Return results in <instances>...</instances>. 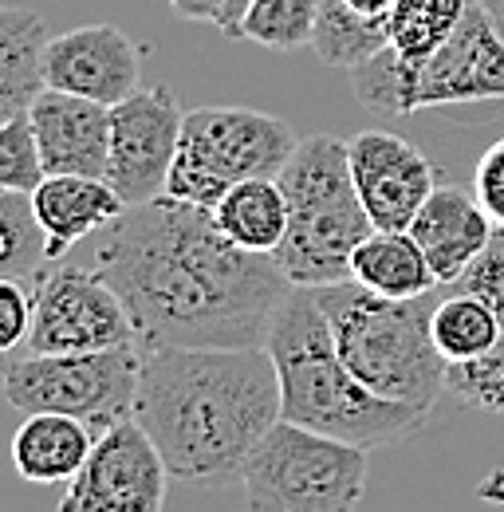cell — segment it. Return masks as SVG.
<instances>
[{
  "mask_svg": "<svg viewBox=\"0 0 504 512\" xmlns=\"http://www.w3.org/2000/svg\"><path fill=\"white\" fill-rule=\"evenodd\" d=\"M71 260L95 268L123 296L134 343L150 347H264L292 280L272 253L225 237L213 209L154 197L75 245Z\"/></svg>",
  "mask_w": 504,
  "mask_h": 512,
  "instance_id": "1",
  "label": "cell"
},
{
  "mask_svg": "<svg viewBox=\"0 0 504 512\" xmlns=\"http://www.w3.org/2000/svg\"><path fill=\"white\" fill-rule=\"evenodd\" d=\"M134 418L178 481H241L252 446L280 422L276 359L268 347H150Z\"/></svg>",
  "mask_w": 504,
  "mask_h": 512,
  "instance_id": "2",
  "label": "cell"
},
{
  "mask_svg": "<svg viewBox=\"0 0 504 512\" xmlns=\"http://www.w3.org/2000/svg\"><path fill=\"white\" fill-rule=\"evenodd\" d=\"M264 347L276 359L280 418L288 422L371 449L418 430L430 418L410 402L375 394L343 363L331 339V323L312 288H292V296L272 320Z\"/></svg>",
  "mask_w": 504,
  "mask_h": 512,
  "instance_id": "3",
  "label": "cell"
},
{
  "mask_svg": "<svg viewBox=\"0 0 504 512\" xmlns=\"http://www.w3.org/2000/svg\"><path fill=\"white\" fill-rule=\"evenodd\" d=\"M343 363L382 398L434 410L445 390V355L434 343L438 296L394 300L363 288L359 280H335L312 288Z\"/></svg>",
  "mask_w": 504,
  "mask_h": 512,
  "instance_id": "4",
  "label": "cell"
},
{
  "mask_svg": "<svg viewBox=\"0 0 504 512\" xmlns=\"http://www.w3.org/2000/svg\"><path fill=\"white\" fill-rule=\"evenodd\" d=\"M280 190L288 197V233L272 256L288 280L296 288L347 280L355 249L375 233L351 174L347 142L335 134L300 138L280 170Z\"/></svg>",
  "mask_w": 504,
  "mask_h": 512,
  "instance_id": "5",
  "label": "cell"
},
{
  "mask_svg": "<svg viewBox=\"0 0 504 512\" xmlns=\"http://www.w3.org/2000/svg\"><path fill=\"white\" fill-rule=\"evenodd\" d=\"M351 95L378 115H414L426 107L504 103V36L493 16L469 0L465 20L438 52L406 60L394 48L351 71Z\"/></svg>",
  "mask_w": 504,
  "mask_h": 512,
  "instance_id": "6",
  "label": "cell"
},
{
  "mask_svg": "<svg viewBox=\"0 0 504 512\" xmlns=\"http://www.w3.org/2000/svg\"><path fill=\"white\" fill-rule=\"evenodd\" d=\"M245 505L256 512H343L367 489V446L280 418L241 469Z\"/></svg>",
  "mask_w": 504,
  "mask_h": 512,
  "instance_id": "7",
  "label": "cell"
},
{
  "mask_svg": "<svg viewBox=\"0 0 504 512\" xmlns=\"http://www.w3.org/2000/svg\"><path fill=\"white\" fill-rule=\"evenodd\" d=\"M300 138L284 119L252 107H197L186 111L170 197L213 209L237 182L280 178Z\"/></svg>",
  "mask_w": 504,
  "mask_h": 512,
  "instance_id": "8",
  "label": "cell"
},
{
  "mask_svg": "<svg viewBox=\"0 0 504 512\" xmlns=\"http://www.w3.org/2000/svg\"><path fill=\"white\" fill-rule=\"evenodd\" d=\"M142 371V347L123 343L107 351H63V355H16L4 363V398L20 414L56 410L83 418L95 434L134 414Z\"/></svg>",
  "mask_w": 504,
  "mask_h": 512,
  "instance_id": "9",
  "label": "cell"
},
{
  "mask_svg": "<svg viewBox=\"0 0 504 512\" xmlns=\"http://www.w3.org/2000/svg\"><path fill=\"white\" fill-rule=\"evenodd\" d=\"M134 343V323L123 296L87 264L60 260L32 288V331L24 351L63 355V351H107Z\"/></svg>",
  "mask_w": 504,
  "mask_h": 512,
  "instance_id": "10",
  "label": "cell"
},
{
  "mask_svg": "<svg viewBox=\"0 0 504 512\" xmlns=\"http://www.w3.org/2000/svg\"><path fill=\"white\" fill-rule=\"evenodd\" d=\"M170 477L154 438L130 414L95 438L87 465L67 481L60 512H158L166 505Z\"/></svg>",
  "mask_w": 504,
  "mask_h": 512,
  "instance_id": "11",
  "label": "cell"
},
{
  "mask_svg": "<svg viewBox=\"0 0 504 512\" xmlns=\"http://www.w3.org/2000/svg\"><path fill=\"white\" fill-rule=\"evenodd\" d=\"M186 111L170 87H138L111 107V166L107 182L126 205L162 197L178 158Z\"/></svg>",
  "mask_w": 504,
  "mask_h": 512,
  "instance_id": "12",
  "label": "cell"
},
{
  "mask_svg": "<svg viewBox=\"0 0 504 512\" xmlns=\"http://www.w3.org/2000/svg\"><path fill=\"white\" fill-rule=\"evenodd\" d=\"M351 174L375 229H410L426 197L438 190L430 158L402 134L359 130L347 142Z\"/></svg>",
  "mask_w": 504,
  "mask_h": 512,
  "instance_id": "13",
  "label": "cell"
},
{
  "mask_svg": "<svg viewBox=\"0 0 504 512\" xmlns=\"http://www.w3.org/2000/svg\"><path fill=\"white\" fill-rule=\"evenodd\" d=\"M48 87L115 107L138 91L142 48L115 24H83L48 40Z\"/></svg>",
  "mask_w": 504,
  "mask_h": 512,
  "instance_id": "14",
  "label": "cell"
},
{
  "mask_svg": "<svg viewBox=\"0 0 504 512\" xmlns=\"http://www.w3.org/2000/svg\"><path fill=\"white\" fill-rule=\"evenodd\" d=\"M32 130L40 138V154L48 174H83L107 178L111 166V107L44 87L28 107Z\"/></svg>",
  "mask_w": 504,
  "mask_h": 512,
  "instance_id": "15",
  "label": "cell"
},
{
  "mask_svg": "<svg viewBox=\"0 0 504 512\" xmlns=\"http://www.w3.org/2000/svg\"><path fill=\"white\" fill-rule=\"evenodd\" d=\"M497 221L481 205V197L461 186H438L410 221L414 241L430 260L441 284H461L469 268L481 260V253L493 241Z\"/></svg>",
  "mask_w": 504,
  "mask_h": 512,
  "instance_id": "16",
  "label": "cell"
},
{
  "mask_svg": "<svg viewBox=\"0 0 504 512\" xmlns=\"http://www.w3.org/2000/svg\"><path fill=\"white\" fill-rule=\"evenodd\" d=\"M36 217L48 233V260L60 264L83 245L91 233L107 229L126 201L107 178H83V174H48L32 190Z\"/></svg>",
  "mask_w": 504,
  "mask_h": 512,
  "instance_id": "17",
  "label": "cell"
},
{
  "mask_svg": "<svg viewBox=\"0 0 504 512\" xmlns=\"http://www.w3.org/2000/svg\"><path fill=\"white\" fill-rule=\"evenodd\" d=\"M95 438L99 434L75 414L36 410V414H24V422L12 438V465L32 485L75 481V473L91 457Z\"/></svg>",
  "mask_w": 504,
  "mask_h": 512,
  "instance_id": "18",
  "label": "cell"
},
{
  "mask_svg": "<svg viewBox=\"0 0 504 512\" xmlns=\"http://www.w3.org/2000/svg\"><path fill=\"white\" fill-rule=\"evenodd\" d=\"M48 24L40 12L8 4L0 12V119L24 115L36 95L48 87L44 56H48Z\"/></svg>",
  "mask_w": 504,
  "mask_h": 512,
  "instance_id": "19",
  "label": "cell"
},
{
  "mask_svg": "<svg viewBox=\"0 0 504 512\" xmlns=\"http://www.w3.org/2000/svg\"><path fill=\"white\" fill-rule=\"evenodd\" d=\"M351 280L394 300L426 296L441 284L410 229H375L351 256Z\"/></svg>",
  "mask_w": 504,
  "mask_h": 512,
  "instance_id": "20",
  "label": "cell"
},
{
  "mask_svg": "<svg viewBox=\"0 0 504 512\" xmlns=\"http://www.w3.org/2000/svg\"><path fill=\"white\" fill-rule=\"evenodd\" d=\"M213 217L241 249L276 253L288 233V197L280 190V178H249L213 205Z\"/></svg>",
  "mask_w": 504,
  "mask_h": 512,
  "instance_id": "21",
  "label": "cell"
},
{
  "mask_svg": "<svg viewBox=\"0 0 504 512\" xmlns=\"http://www.w3.org/2000/svg\"><path fill=\"white\" fill-rule=\"evenodd\" d=\"M312 48L327 67L355 71L359 64L375 60L378 52L390 48V12L367 16V12L351 8L347 0H323L312 32Z\"/></svg>",
  "mask_w": 504,
  "mask_h": 512,
  "instance_id": "22",
  "label": "cell"
},
{
  "mask_svg": "<svg viewBox=\"0 0 504 512\" xmlns=\"http://www.w3.org/2000/svg\"><path fill=\"white\" fill-rule=\"evenodd\" d=\"M48 268V233L36 217L32 193L0 190V276L36 288Z\"/></svg>",
  "mask_w": 504,
  "mask_h": 512,
  "instance_id": "23",
  "label": "cell"
},
{
  "mask_svg": "<svg viewBox=\"0 0 504 512\" xmlns=\"http://www.w3.org/2000/svg\"><path fill=\"white\" fill-rule=\"evenodd\" d=\"M501 331V316L477 292L461 288L457 296H445L434 308V343L445 355V363H465L485 355L501 339Z\"/></svg>",
  "mask_w": 504,
  "mask_h": 512,
  "instance_id": "24",
  "label": "cell"
},
{
  "mask_svg": "<svg viewBox=\"0 0 504 512\" xmlns=\"http://www.w3.org/2000/svg\"><path fill=\"white\" fill-rule=\"evenodd\" d=\"M469 0H398L390 8V48L406 60L438 52L465 20Z\"/></svg>",
  "mask_w": 504,
  "mask_h": 512,
  "instance_id": "25",
  "label": "cell"
},
{
  "mask_svg": "<svg viewBox=\"0 0 504 512\" xmlns=\"http://www.w3.org/2000/svg\"><path fill=\"white\" fill-rule=\"evenodd\" d=\"M319 4L323 0H252L245 16V40L272 52L308 48L319 20Z\"/></svg>",
  "mask_w": 504,
  "mask_h": 512,
  "instance_id": "26",
  "label": "cell"
},
{
  "mask_svg": "<svg viewBox=\"0 0 504 512\" xmlns=\"http://www.w3.org/2000/svg\"><path fill=\"white\" fill-rule=\"evenodd\" d=\"M445 390H449L457 402L473 406V410L501 414L504 418V331L485 355L465 359V363H449V371H445Z\"/></svg>",
  "mask_w": 504,
  "mask_h": 512,
  "instance_id": "27",
  "label": "cell"
},
{
  "mask_svg": "<svg viewBox=\"0 0 504 512\" xmlns=\"http://www.w3.org/2000/svg\"><path fill=\"white\" fill-rule=\"evenodd\" d=\"M48 178L44 154H40V138L32 130L28 111L0 119V190L32 193Z\"/></svg>",
  "mask_w": 504,
  "mask_h": 512,
  "instance_id": "28",
  "label": "cell"
},
{
  "mask_svg": "<svg viewBox=\"0 0 504 512\" xmlns=\"http://www.w3.org/2000/svg\"><path fill=\"white\" fill-rule=\"evenodd\" d=\"M461 288H465V292H477L504 323V229L493 233L489 249H485L481 260L469 268V276L461 280Z\"/></svg>",
  "mask_w": 504,
  "mask_h": 512,
  "instance_id": "29",
  "label": "cell"
},
{
  "mask_svg": "<svg viewBox=\"0 0 504 512\" xmlns=\"http://www.w3.org/2000/svg\"><path fill=\"white\" fill-rule=\"evenodd\" d=\"M32 331V288L20 280H0V347L16 351L20 343H28Z\"/></svg>",
  "mask_w": 504,
  "mask_h": 512,
  "instance_id": "30",
  "label": "cell"
},
{
  "mask_svg": "<svg viewBox=\"0 0 504 512\" xmlns=\"http://www.w3.org/2000/svg\"><path fill=\"white\" fill-rule=\"evenodd\" d=\"M473 193L481 197V205L489 209V217L497 221V229H504V138H497L473 170Z\"/></svg>",
  "mask_w": 504,
  "mask_h": 512,
  "instance_id": "31",
  "label": "cell"
},
{
  "mask_svg": "<svg viewBox=\"0 0 504 512\" xmlns=\"http://www.w3.org/2000/svg\"><path fill=\"white\" fill-rule=\"evenodd\" d=\"M252 0H217L213 12V28H221V36L229 40H245V16H249Z\"/></svg>",
  "mask_w": 504,
  "mask_h": 512,
  "instance_id": "32",
  "label": "cell"
},
{
  "mask_svg": "<svg viewBox=\"0 0 504 512\" xmlns=\"http://www.w3.org/2000/svg\"><path fill=\"white\" fill-rule=\"evenodd\" d=\"M170 4L182 20H201V24H213V12H217V0H170Z\"/></svg>",
  "mask_w": 504,
  "mask_h": 512,
  "instance_id": "33",
  "label": "cell"
},
{
  "mask_svg": "<svg viewBox=\"0 0 504 512\" xmlns=\"http://www.w3.org/2000/svg\"><path fill=\"white\" fill-rule=\"evenodd\" d=\"M351 8H359V12H367V16H386L398 0H347Z\"/></svg>",
  "mask_w": 504,
  "mask_h": 512,
  "instance_id": "34",
  "label": "cell"
},
{
  "mask_svg": "<svg viewBox=\"0 0 504 512\" xmlns=\"http://www.w3.org/2000/svg\"><path fill=\"white\" fill-rule=\"evenodd\" d=\"M477 4H481V8H485V12L493 16V24H497V32H501V36H504V0H477Z\"/></svg>",
  "mask_w": 504,
  "mask_h": 512,
  "instance_id": "35",
  "label": "cell"
}]
</instances>
